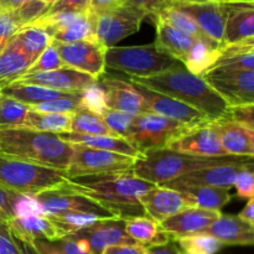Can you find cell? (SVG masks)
<instances>
[{"label":"cell","instance_id":"1","mask_svg":"<svg viewBox=\"0 0 254 254\" xmlns=\"http://www.w3.org/2000/svg\"><path fill=\"white\" fill-rule=\"evenodd\" d=\"M64 185L96 201L121 220L145 216L139 200L155 186L136 178L133 169L67 178Z\"/></svg>","mask_w":254,"mask_h":254},{"label":"cell","instance_id":"2","mask_svg":"<svg viewBox=\"0 0 254 254\" xmlns=\"http://www.w3.org/2000/svg\"><path fill=\"white\" fill-rule=\"evenodd\" d=\"M129 82L183 102L205 114L211 122L228 117L227 102L202 77L191 73L181 64L153 76L130 77Z\"/></svg>","mask_w":254,"mask_h":254},{"label":"cell","instance_id":"3","mask_svg":"<svg viewBox=\"0 0 254 254\" xmlns=\"http://www.w3.org/2000/svg\"><path fill=\"white\" fill-rule=\"evenodd\" d=\"M0 153L57 170H67L73 145L59 134L27 128L0 129Z\"/></svg>","mask_w":254,"mask_h":254},{"label":"cell","instance_id":"4","mask_svg":"<svg viewBox=\"0 0 254 254\" xmlns=\"http://www.w3.org/2000/svg\"><path fill=\"white\" fill-rule=\"evenodd\" d=\"M247 156H216V158H200V156L188 155L176 153L169 149H159L143 154L138 159L133 168V173L136 178L145 180L154 185H164L180 176L190 174L201 169L212 166L225 165V164L241 163L252 160Z\"/></svg>","mask_w":254,"mask_h":254},{"label":"cell","instance_id":"5","mask_svg":"<svg viewBox=\"0 0 254 254\" xmlns=\"http://www.w3.org/2000/svg\"><path fill=\"white\" fill-rule=\"evenodd\" d=\"M64 170L47 168L0 153V186L21 195H36L66 183Z\"/></svg>","mask_w":254,"mask_h":254},{"label":"cell","instance_id":"6","mask_svg":"<svg viewBox=\"0 0 254 254\" xmlns=\"http://www.w3.org/2000/svg\"><path fill=\"white\" fill-rule=\"evenodd\" d=\"M107 68L122 71L130 77H148L180 64L161 51L155 44L141 46L109 47L104 54Z\"/></svg>","mask_w":254,"mask_h":254},{"label":"cell","instance_id":"7","mask_svg":"<svg viewBox=\"0 0 254 254\" xmlns=\"http://www.w3.org/2000/svg\"><path fill=\"white\" fill-rule=\"evenodd\" d=\"M202 126V124H201ZM197 126H189L154 113L134 116L126 140L140 154L164 149L166 144Z\"/></svg>","mask_w":254,"mask_h":254},{"label":"cell","instance_id":"8","mask_svg":"<svg viewBox=\"0 0 254 254\" xmlns=\"http://www.w3.org/2000/svg\"><path fill=\"white\" fill-rule=\"evenodd\" d=\"M32 198L39 203L42 211V215L46 217L59 216L62 213L77 212L88 213L101 217L102 220L117 218L116 216L108 210L97 203L96 201L76 192L67 188L64 184L41 191V192L32 195Z\"/></svg>","mask_w":254,"mask_h":254},{"label":"cell","instance_id":"9","mask_svg":"<svg viewBox=\"0 0 254 254\" xmlns=\"http://www.w3.org/2000/svg\"><path fill=\"white\" fill-rule=\"evenodd\" d=\"M146 11L131 5L118 7L96 16V40L104 49L113 47L126 37L139 31Z\"/></svg>","mask_w":254,"mask_h":254},{"label":"cell","instance_id":"10","mask_svg":"<svg viewBox=\"0 0 254 254\" xmlns=\"http://www.w3.org/2000/svg\"><path fill=\"white\" fill-rule=\"evenodd\" d=\"M138 159L112 151L98 150L81 145H73V154L67 168V178L97 175L111 171L133 169Z\"/></svg>","mask_w":254,"mask_h":254},{"label":"cell","instance_id":"11","mask_svg":"<svg viewBox=\"0 0 254 254\" xmlns=\"http://www.w3.org/2000/svg\"><path fill=\"white\" fill-rule=\"evenodd\" d=\"M202 78L230 107L254 104V71L212 68Z\"/></svg>","mask_w":254,"mask_h":254},{"label":"cell","instance_id":"12","mask_svg":"<svg viewBox=\"0 0 254 254\" xmlns=\"http://www.w3.org/2000/svg\"><path fill=\"white\" fill-rule=\"evenodd\" d=\"M64 67L82 72L98 79L106 72V50L97 41L59 42L52 40Z\"/></svg>","mask_w":254,"mask_h":254},{"label":"cell","instance_id":"13","mask_svg":"<svg viewBox=\"0 0 254 254\" xmlns=\"http://www.w3.org/2000/svg\"><path fill=\"white\" fill-rule=\"evenodd\" d=\"M165 148L176 153L200 156V158H216V156L227 155L221 145L220 135L215 122L190 129L178 138L169 141Z\"/></svg>","mask_w":254,"mask_h":254},{"label":"cell","instance_id":"14","mask_svg":"<svg viewBox=\"0 0 254 254\" xmlns=\"http://www.w3.org/2000/svg\"><path fill=\"white\" fill-rule=\"evenodd\" d=\"M253 165L252 160L241 161V163L225 164L220 166H212V168L201 169V170L192 171L190 174L180 176V178L171 180L164 184V188L174 189L178 190L181 188H218L227 189L230 190L233 188L235 181L238 174L246 166Z\"/></svg>","mask_w":254,"mask_h":254},{"label":"cell","instance_id":"15","mask_svg":"<svg viewBox=\"0 0 254 254\" xmlns=\"http://www.w3.org/2000/svg\"><path fill=\"white\" fill-rule=\"evenodd\" d=\"M131 84L144 98L149 108V113L158 114V116L165 117V118L173 119V121L180 122L184 124H189V126H201V124L211 123V121L205 114L183 102L176 101L171 97L158 93V92L151 91V89L139 86V84Z\"/></svg>","mask_w":254,"mask_h":254},{"label":"cell","instance_id":"16","mask_svg":"<svg viewBox=\"0 0 254 254\" xmlns=\"http://www.w3.org/2000/svg\"><path fill=\"white\" fill-rule=\"evenodd\" d=\"M69 236L86 241L91 254H101L107 247H111V246L135 245L136 243L127 235L126 228H124V220H121V218L99 220L89 227L83 228Z\"/></svg>","mask_w":254,"mask_h":254},{"label":"cell","instance_id":"17","mask_svg":"<svg viewBox=\"0 0 254 254\" xmlns=\"http://www.w3.org/2000/svg\"><path fill=\"white\" fill-rule=\"evenodd\" d=\"M15 82L25 84H39V86L49 87V88L57 89V91L74 93V92L84 91L89 86L98 82V79L86 73H82V72L62 67V68L55 69V71L24 74Z\"/></svg>","mask_w":254,"mask_h":254},{"label":"cell","instance_id":"18","mask_svg":"<svg viewBox=\"0 0 254 254\" xmlns=\"http://www.w3.org/2000/svg\"><path fill=\"white\" fill-rule=\"evenodd\" d=\"M99 83L104 88V103L107 108L126 112L133 116L149 113L145 101L130 82L114 77H103Z\"/></svg>","mask_w":254,"mask_h":254},{"label":"cell","instance_id":"19","mask_svg":"<svg viewBox=\"0 0 254 254\" xmlns=\"http://www.w3.org/2000/svg\"><path fill=\"white\" fill-rule=\"evenodd\" d=\"M139 201L145 216L158 223L190 207L179 191L160 185L154 186L151 190L144 193Z\"/></svg>","mask_w":254,"mask_h":254},{"label":"cell","instance_id":"20","mask_svg":"<svg viewBox=\"0 0 254 254\" xmlns=\"http://www.w3.org/2000/svg\"><path fill=\"white\" fill-rule=\"evenodd\" d=\"M181 11L192 17L201 31L217 45H223V34L226 24V6L223 2L210 1L205 4L176 5Z\"/></svg>","mask_w":254,"mask_h":254},{"label":"cell","instance_id":"21","mask_svg":"<svg viewBox=\"0 0 254 254\" xmlns=\"http://www.w3.org/2000/svg\"><path fill=\"white\" fill-rule=\"evenodd\" d=\"M221 215V211L189 207L163 221L159 226L174 240L183 236L205 232Z\"/></svg>","mask_w":254,"mask_h":254},{"label":"cell","instance_id":"22","mask_svg":"<svg viewBox=\"0 0 254 254\" xmlns=\"http://www.w3.org/2000/svg\"><path fill=\"white\" fill-rule=\"evenodd\" d=\"M226 24L223 45L254 39V5L252 2H223Z\"/></svg>","mask_w":254,"mask_h":254},{"label":"cell","instance_id":"23","mask_svg":"<svg viewBox=\"0 0 254 254\" xmlns=\"http://www.w3.org/2000/svg\"><path fill=\"white\" fill-rule=\"evenodd\" d=\"M7 226L12 237L27 242H34L37 240L55 242L64 237L55 223L44 215L15 217L7 223Z\"/></svg>","mask_w":254,"mask_h":254},{"label":"cell","instance_id":"24","mask_svg":"<svg viewBox=\"0 0 254 254\" xmlns=\"http://www.w3.org/2000/svg\"><path fill=\"white\" fill-rule=\"evenodd\" d=\"M221 145L227 155L254 156V129H250L232 119L215 122Z\"/></svg>","mask_w":254,"mask_h":254},{"label":"cell","instance_id":"25","mask_svg":"<svg viewBox=\"0 0 254 254\" xmlns=\"http://www.w3.org/2000/svg\"><path fill=\"white\" fill-rule=\"evenodd\" d=\"M203 233L212 236L225 246H252L254 226L248 225L238 216L221 215Z\"/></svg>","mask_w":254,"mask_h":254},{"label":"cell","instance_id":"26","mask_svg":"<svg viewBox=\"0 0 254 254\" xmlns=\"http://www.w3.org/2000/svg\"><path fill=\"white\" fill-rule=\"evenodd\" d=\"M154 21L156 25V40L154 41V44L161 51L175 59L181 64H185L189 55L192 51L198 40L188 36L175 27L166 24L163 20L155 17Z\"/></svg>","mask_w":254,"mask_h":254},{"label":"cell","instance_id":"27","mask_svg":"<svg viewBox=\"0 0 254 254\" xmlns=\"http://www.w3.org/2000/svg\"><path fill=\"white\" fill-rule=\"evenodd\" d=\"M34 60L27 56L14 36L0 51V91L27 73Z\"/></svg>","mask_w":254,"mask_h":254},{"label":"cell","instance_id":"28","mask_svg":"<svg viewBox=\"0 0 254 254\" xmlns=\"http://www.w3.org/2000/svg\"><path fill=\"white\" fill-rule=\"evenodd\" d=\"M59 136L71 145H81L86 148L98 149V150L112 151V153L122 154V155L130 156L134 159H140L143 155L122 136L86 135V134L72 133V131L61 133L59 134Z\"/></svg>","mask_w":254,"mask_h":254},{"label":"cell","instance_id":"29","mask_svg":"<svg viewBox=\"0 0 254 254\" xmlns=\"http://www.w3.org/2000/svg\"><path fill=\"white\" fill-rule=\"evenodd\" d=\"M124 228L129 237L145 247L163 246L173 241L171 236L164 232L158 222L148 216H138L124 220Z\"/></svg>","mask_w":254,"mask_h":254},{"label":"cell","instance_id":"30","mask_svg":"<svg viewBox=\"0 0 254 254\" xmlns=\"http://www.w3.org/2000/svg\"><path fill=\"white\" fill-rule=\"evenodd\" d=\"M212 68L254 69V39L220 46V57ZM211 68V69H212Z\"/></svg>","mask_w":254,"mask_h":254},{"label":"cell","instance_id":"31","mask_svg":"<svg viewBox=\"0 0 254 254\" xmlns=\"http://www.w3.org/2000/svg\"><path fill=\"white\" fill-rule=\"evenodd\" d=\"M78 92H64L57 89L49 88V87L39 86V84H25L14 82L12 84L7 86L6 88L1 89L0 94L9 98L19 101L27 106H35V104L42 103V102L54 101V99L62 98V97H69Z\"/></svg>","mask_w":254,"mask_h":254},{"label":"cell","instance_id":"32","mask_svg":"<svg viewBox=\"0 0 254 254\" xmlns=\"http://www.w3.org/2000/svg\"><path fill=\"white\" fill-rule=\"evenodd\" d=\"M176 191L184 196L190 207L221 211L232 198L230 190L218 188H181Z\"/></svg>","mask_w":254,"mask_h":254},{"label":"cell","instance_id":"33","mask_svg":"<svg viewBox=\"0 0 254 254\" xmlns=\"http://www.w3.org/2000/svg\"><path fill=\"white\" fill-rule=\"evenodd\" d=\"M153 19H160L163 21H165L166 24H169L170 26L175 27L179 31L184 32L188 36L192 37V39L198 40L201 42H205V44L210 45V46L218 47L220 45H217L216 42H213L212 40L208 39L202 31H201L200 27L197 26V24L195 22V20L191 16H189L186 12L181 11L179 7L174 6V5H164L163 7L158 10L155 14L153 15Z\"/></svg>","mask_w":254,"mask_h":254},{"label":"cell","instance_id":"34","mask_svg":"<svg viewBox=\"0 0 254 254\" xmlns=\"http://www.w3.org/2000/svg\"><path fill=\"white\" fill-rule=\"evenodd\" d=\"M71 119L72 114L68 113H40L30 109L20 128L52 134L67 133L71 127Z\"/></svg>","mask_w":254,"mask_h":254},{"label":"cell","instance_id":"35","mask_svg":"<svg viewBox=\"0 0 254 254\" xmlns=\"http://www.w3.org/2000/svg\"><path fill=\"white\" fill-rule=\"evenodd\" d=\"M14 39L19 44L20 49L36 61L37 57L51 45L52 36L51 34L41 27L32 26V25H24L16 34Z\"/></svg>","mask_w":254,"mask_h":254},{"label":"cell","instance_id":"36","mask_svg":"<svg viewBox=\"0 0 254 254\" xmlns=\"http://www.w3.org/2000/svg\"><path fill=\"white\" fill-rule=\"evenodd\" d=\"M52 39L59 42L97 41L96 40V16L83 12L74 21L60 31L55 32Z\"/></svg>","mask_w":254,"mask_h":254},{"label":"cell","instance_id":"37","mask_svg":"<svg viewBox=\"0 0 254 254\" xmlns=\"http://www.w3.org/2000/svg\"><path fill=\"white\" fill-rule=\"evenodd\" d=\"M69 131L86 135H112L119 136L114 133L102 119V117L97 116L93 112L82 108L78 112L72 114L71 127Z\"/></svg>","mask_w":254,"mask_h":254},{"label":"cell","instance_id":"38","mask_svg":"<svg viewBox=\"0 0 254 254\" xmlns=\"http://www.w3.org/2000/svg\"><path fill=\"white\" fill-rule=\"evenodd\" d=\"M173 241L183 254H216L225 247L215 237L203 232L183 236Z\"/></svg>","mask_w":254,"mask_h":254},{"label":"cell","instance_id":"39","mask_svg":"<svg viewBox=\"0 0 254 254\" xmlns=\"http://www.w3.org/2000/svg\"><path fill=\"white\" fill-rule=\"evenodd\" d=\"M41 254H91L86 241L66 236L55 242L37 240L32 242Z\"/></svg>","mask_w":254,"mask_h":254},{"label":"cell","instance_id":"40","mask_svg":"<svg viewBox=\"0 0 254 254\" xmlns=\"http://www.w3.org/2000/svg\"><path fill=\"white\" fill-rule=\"evenodd\" d=\"M30 107L0 94V129L20 128Z\"/></svg>","mask_w":254,"mask_h":254},{"label":"cell","instance_id":"41","mask_svg":"<svg viewBox=\"0 0 254 254\" xmlns=\"http://www.w3.org/2000/svg\"><path fill=\"white\" fill-rule=\"evenodd\" d=\"M52 222L55 223L57 228L62 232V235L66 236L72 235L74 232L83 230V228L89 227L97 221L102 220L101 217L94 215H88V213H77V212H68L62 213L59 216H52L49 217Z\"/></svg>","mask_w":254,"mask_h":254},{"label":"cell","instance_id":"42","mask_svg":"<svg viewBox=\"0 0 254 254\" xmlns=\"http://www.w3.org/2000/svg\"><path fill=\"white\" fill-rule=\"evenodd\" d=\"M31 111L40 112V113H68L73 114L83 108L82 106V92L69 97L54 99V101L42 102V103L29 106Z\"/></svg>","mask_w":254,"mask_h":254},{"label":"cell","instance_id":"43","mask_svg":"<svg viewBox=\"0 0 254 254\" xmlns=\"http://www.w3.org/2000/svg\"><path fill=\"white\" fill-rule=\"evenodd\" d=\"M82 106L84 109L93 112L97 116H103L107 111V106L104 103V88L99 82H96L82 91Z\"/></svg>","mask_w":254,"mask_h":254},{"label":"cell","instance_id":"44","mask_svg":"<svg viewBox=\"0 0 254 254\" xmlns=\"http://www.w3.org/2000/svg\"><path fill=\"white\" fill-rule=\"evenodd\" d=\"M62 67H64V62H62L61 57H60V54L59 51H57V49L51 42V45H50V46L47 47V49L45 50L39 57H37L36 61L32 64V66L30 67L27 73L55 71V69L62 68Z\"/></svg>","mask_w":254,"mask_h":254},{"label":"cell","instance_id":"45","mask_svg":"<svg viewBox=\"0 0 254 254\" xmlns=\"http://www.w3.org/2000/svg\"><path fill=\"white\" fill-rule=\"evenodd\" d=\"M102 119L114 133L118 134L122 138H126V135L129 131V128H130L131 123H133L134 116L133 114L126 113V112L107 108V111L102 116Z\"/></svg>","mask_w":254,"mask_h":254},{"label":"cell","instance_id":"46","mask_svg":"<svg viewBox=\"0 0 254 254\" xmlns=\"http://www.w3.org/2000/svg\"><path fill=\"white\" fill-rule=\"evenodd\" d=\"M22 26L24 25L14 11L2 10L0 12V51Z\"/></svg>","mask_w":254,"mask_h":254},{"label":"cell","instance_id":"47","mask_svg":"<svg viewBox=\"0 0 254 254\" xmlns=\"http://www.w3.org/2000/svg\"><path fill=\"white\" fill-rule=\"evenodd\" d=\"M21 193L0 186V222L9 223L16 215V205Z\"/></svg>","mask_w":254,"mask_h":254},{"label":"cell","instance_id":"48","mask_svg":"<svg viewBox=\"0 0 254 254\" xmlns=\"http://www.w3.org/2000/svg\"><path fill=\"white\" fill-rule=\"evenodd\" d=\"M252 168L253 165L242 169L233 185L237 190V196L243 200H250L254 197V175Z\"/></svg>","mask_w":254,"mask_h":254},{"label":"cell","instance_id":"49","mask_svg":"<svg viewBox=\"0 0 254 254\" xmlns=\"http://www.w3.org/2000/svg\"><path fill=\"white\" fill-rule=\"evenodd\" d=\"M254 104H242V106L230 107L227 119L237 122L250 129H254Z\"/></svg>","mask_w":254,"mask_h":254},{"label":"cell","instance_id":"50","mask_svg":"<svg viewBox=\"0 0 254 254\" xmlns=\"http://www.w3.org/2000/svg\"><path fill=\"white\" fill-rule=\"evenodd\" d=\"M89 0H57L45 14L69 11V12H86L88 9Z\"/></svg>","mask_w":254,"mask_h":254},{"label":"cell","instance_id":"51","mask_svg":"<svg viewBox=\"0 0 254 254\" xmlns=\"http://www.w3.org/2000/svg\"><path fill=\"white\" fill-rule=\"evenodd\" d=\"M0 254H20L7 223L0 222Z\"/></svg>","mask_w":254,"mask_h":254},{"label":"cell","instance_id":"52","mask_svg":"<svg viewBox=\"0 0 254 254\" xmlns=\"http://www.w3.org/2000/svg\"><path fill=\"white\" fill-rule=\"evenodd\" d=\"M122 4H123L122 0H89L87 12L93 16H98L103 12L116 9Z\"/></svg>","mask_w":254,"mask_h":254},{"label":"cell","instance_id":"53","mask_svg":"<svg viewBox=\"0 0 254 254\" xmlns=\"http://www.w3.org/2000/svg\"><path fill=\"white\" fill-rule=\"evenodd\" d=\"M148 247L143 245H117L107 247L101 254H145Z\"/></svg>","mask_w":254,"mask_h":254},{"label":"cell","instance_id":"54","mask_svg":"<svg viewBox=\"0 0 254 254\" xmlns=\"http://www.w3.org/2000/svg\"><path fill=\"white\" fill-rule=\"evenodd\" d=\"M122 1L123 4L143 9L144 11H146L148 16H153L160 7H163V4L159 0H122Z\"/></svg>","mask_w":254,"mask_h":254},{"label":"cell","instance_id":"55","mask_svg":"<svg viewBox=\"0 0 254 254\" xmlns=\"http://www.w3.org/2000/svg\"><path fill=\"white\" fill-rule=\"evenodd\" d=\"M145 254H183L179 251L178 246L174 241L163 246H154V247H148Z\"/></svg>","mask_w":254,"mask_h":254},{"label":"cell","instance_id":"56","mask_svg":"<svg viewBox=\"0 0 254 254\" xmlns=\"http://www.w3.org/2000/svg\"><path fill=\"white\" fill-rule=\"evenodd\" d=\"M238 218H241L242 221H245L248 225L254 226V200L250 198L246 203V206L243 207V210L238 213Z\"/></svg>","mask_w":254,"mask_h":254},{"label":"cell","instance_id":"57","mask_svg":"<svg viewBox=\"0 0 254 254\" xmlns=\"http://www.w3.org/2000/svg\"><path fill=\"white\" fill-rule=\"evenodd\" d=\"M14 238V242L16 245V247L19 248L20 254H41L37 251V248L35 247V245L32 242H27V241L19 240V238Z\"/></svg>","mask_w":254,"mask_h":254},{"label":"cell","instance_id":"58","mask_svg":"<svg viewBox=\"0 0 254 254\" xmlns=\"http://www.w3.org/2000/svg\"><path fill=\"white\" fill-rule=\"evenodd\" d=\"M31 0H0L1 9L5 11H16Z\"/></svg>","mask_w":254,"mask_h":254},{"label":"cell","instance_id":"59","mask_svg":"<svg viewBox=\"0 0 254 254\" xmlns=\"http://www.w3.org/2000/svg\"><path fill=\"white\" fill-rule=\"evenodd\" d=\"M210 1H218V0H173L169 4H176V5H191V4H205V2ZM220 2V1H218ZM168 5V4H166Z\"/></svg>","mask_w":254,"mask_h":254},{"label":"cell","instance_id":"60","mask_svg":"<svg viewBox=\"0 0 254 254\" xmlns=\"http://www.w3.org/2000/svg\"><path fill=\"white\" fill-rule=\"evenodd\" d=\"M40 1H42L44 4H46L47 6H49V9H50V6H52V5H54L55 2L57 1V0H40Z\"/></svg>","mask_w":254,"mask_h":254},{"label":"cell","instance_id":"61","mask_svg":"<svg viewBox=\"0 0 254 254\" xmlns=\"http://www.w3.org/2000/svg\"><path fill=\"white\" fill-rule=\"evenodd\" d=\"M220 2H241L240 0H218Z\"/></svg>","mask_w":254,"mask_h":254},{"label":"cell","instance_id":"62","mask_svg":"<svg viewBox=\"0 0 254 254\" xmlns=\"http://www.w3.org/2000/svg\"><path fill=\"white\" fill-rule=\"evenodd\" d=\"M159 1H160L161 4H163V6H164V5L169 4V2H170V1H173V0H159Z\"/></svg>","mask_w":254,"mask_h":254},{"label":"cell","instance_id":"63","mask_svg":"<svg viewBox=\"0 0 254 254\" xmlns=\"http://www.w3.org/2000/svg\"><path fill=\"white\" fill-rule=\"evenodd\" d=\"M241 2H252V4H254V0H240Z\"/></svg>","mask_w":254,"mask_h":254},{"label":"cell","instance_id":"64","mask_svg":"<svg viewBox=\"0 0 254 254\" xmlns=\"http://www.w3.org/2000/svg\"><path fill=\"white\" fill-rule=\"evenodd\" d=\"M2 11V9H1V4H0V12Z\"/></svg>","mask_w":254,"mask_h":254}]
</instances>
